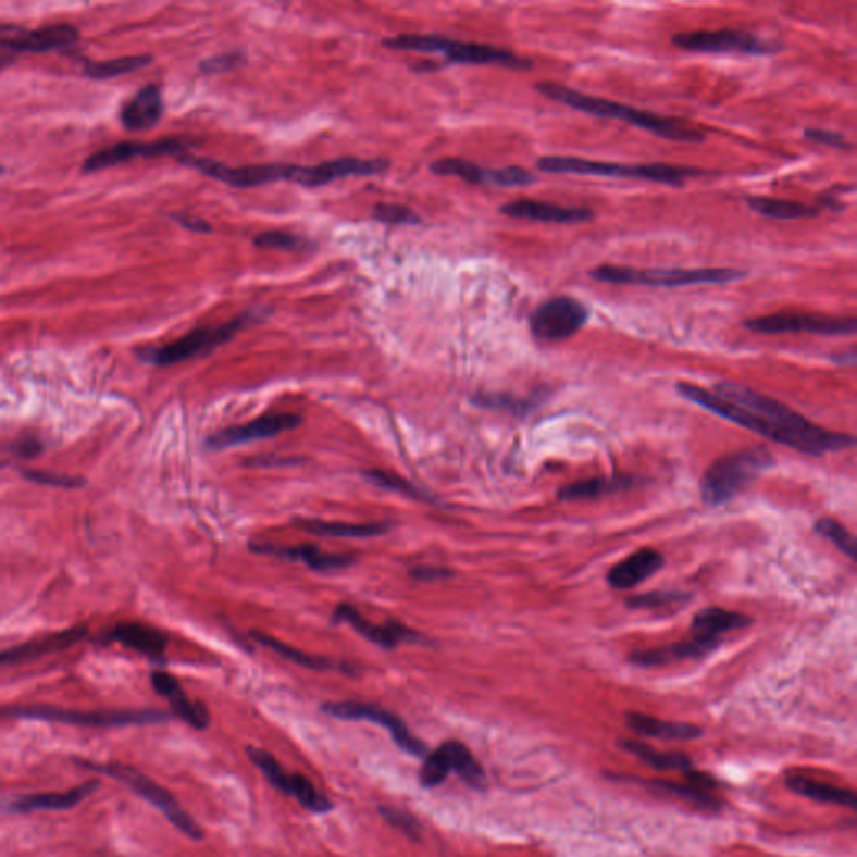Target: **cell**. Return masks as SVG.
<instances>
[{"label": "cell", "mask_w": 857, "mask_h": 857, "mask_svg": "<svg viewBox=\"0 0 857 857\" xmlns=\"http://www.w3.org/2000/svg\"><path fill=\"white\" fill-rule=\"evenodd\" d=\"M440 747L446 754L449 769L451 772H456L461 781L476 791H484L487 787L486 772H484L480 760L469 750L468 745L459 741H447Z\"/></svg>", "instance_id": "obj_35"}, {"label": "cell", "mask_w": 857, "mask_h": 857, "mask_svg": "<svg viewBox=\"0 0 857 857\" xmlns=\"http://www.w3.org/2000/svg\"><path fill=\"white\" fill-rule=\"evenodd\" d=\"M431 171L437 176H455L474 185L495 186L496 170H484L477 164L459 158H443L431 164Z\"/></svg>", "instance_id": "obj_39"}, {"label": "cell", "mask_w": 857, "mask_h": 857, "mask_svg": "<svg viewBox=\"0 0 857 857\" xmlns=\"http://www.w3.org/2000/svg\"><path fill=\"white\" fill-rule=\"evenodd\" d=\"M291 461H300V459L276 458V456H260V458L250 459V461H247V464L260 465V468H273V465L295 464V462Z\"/></svg>", "instance_id": "obj_55"}, {"label": "cell", "mask_w": 857, "mask_h": 857, "mask_svg": "<svg viewBox=\"0 0 857 857\" xmlns=\"http://www.w3.org/2000/svg\"><path fill=\"white\" fill-rule=\"evenodd\" d=\"M687 781L685 782H670L660 781V779H651V781H639V779H632L638 784L645 785L648 791L660 794V796L675 797V799L683 800V803L692 804L698 810L704 812H719L722 810L723 804L719 797L716 796V788L719 787V782L712 775L704 774L698 770L692 769L687 772Z\"/></svg>", "instance_id": "obj_16"}, {"label": "cell", "mask_w": 857, "mask_h": 857, "mask_svg": "<svg viewBox=\"0 0 857 857\" xmlns=\"http://www.w3.org/2000/svg\"><path fill=\"white\" fill-rule=\"evenodd\" d=\"M253 244L254 247L270 248V250L295 251L306 248L307 241L294 233L275 229V232L260 233L259 237H254Z\"/></svg>", "instance_id": "obj_48"}, {"label": "cell", "mask_w": 857, "mask_h": 857, "mask_svg": "<svg viewBox=\"0 0 857 857\" xmlns=\"http://www.w3.org/2000/svg\"><path fill=\"white\" fill-rule=\"evenodd\" d=\"M175 219L178 220V222L182 223L186 229H191V232L207 233L211 229L207 222H203V220L200 219H195V216H186V214H183V216H175Z\"/></svg>", "instance_id": "obj_56"}, {"label": "cell", "mask_w": 857, "mask_h": 857, "mask_svg": "<svg viewBox=\"0 0 857 857\" xmlns=\"http://www.w3.org/2000/svg\"><path fill=\"white\" fill-rule=\"evenodd\" d=\"M98 781H91L88 784L73 788V791L64 792V794H37V796L2 800L0 803V812L26 813L33 812V810L73 809L77 804L83 803L86 797L91 796L92 792L98 788Z\"/></svg>", "instance_id": "obj_26"}, {"label": "cell", "mask_w": 857, "mask_h": 857, "mask_svg": "<svg viewBox=\"0 0 857 857\" xmlns=\"http://www.w3.org/2000/svg\"><path fill=\"white\" fill-rule=\"evenodd\" d=\"M411 576L419 582H439L452 576V571L440 567H418L411 571Z\"/></svg>", "instance_id": "obj_54"}, {"label": "cell", "mask_w": 857, "mask_h": 857, "mask_svg": "<svg viewBox=\"0 0 857 857\" xmlns=\"http://www.w3.org/2000/svg\"><path fill=\"white\" fill-rule=\"evenodd\" d=\"M620 747L626 753L633 754L636 759L647 763L651 769L673 770V772H685V774L694 769V762H692L691 757L682 753H660V750H655L650 745L638 741H623Z\"/></svg>", "instance_id": "obj_37"}, {"label": "cell", "mask_w": 857, "mask_h": 857, "mask_svg": "<svg viewBox=\"0 0 857 857\" xmlns=\"http://www.w3.org/2000/svg\"><path fill=\"white\" fill-rule=\"evenodd\" d=\"M378 813H381L385 822H389L393 828L399 829L409 840L414 841V843H421L422 825L411 812L397 809V807L381 806L378 807Z\"/></svg>", "instance_id": "obj_45"}, {"label": "cell", "mask_w": 857, "mask_h": 857, "mask_svg": "<svg viewBox=\"0 0 857 857\" xmlns=\"http://www.w3.org/2000/svg\"><path fill=\"white\" fill-rule=\"evenodd\" d=\"M250 320L251 315L247 313V315L232 320L228 324L216 325V327L195 328V331L186 334L185 337L171 341L167 346L141 350L139 356L146 362L161 365V368L175 365V363L185 362V360L192 359V357L210 353L216 347L223 346L226 341L232 340L235 334L240 332Z\"/></svg>", "instance_id": "obj_9"}, {"label": "cell", "mask_w": 857, "mask_h": 857, "mask_svg": "<svg viewBox=\"0 0 857 857\" xmlns=\"http://www.w3.org/2000/svg\"><path fill=\"white\" fill-rule=\"evenodd\" d=\"M593 281L610 285L676 288L692 285H722L745 278L747 273L735 269H651L601 265L589 272Z\"/></svg>", "instance_id": "obj_4"}, {"label": "cell", "mask_w": 857, "mask_h": 857, "mask_svg": "<svg viewBox=\"0 0 857 857\" xmlns=\"http://www.w3.org/2000/svg\"><path fill=\"white\" fill-rule=\"evenodd\" d=\"M84 635H86V629H73L66 630V632L54 633V635L46 636V638L23 643L18 647L0 651V667L12 666V663H18V661L34 660V658L54 654V651L66 650V648L73 647L74 643L83 639Z\"/></svg>", "instance_id": "obj_30"}, {"label": "cell", "mask_w": 857, "mask_h": 857, "mask_svg": "<svg viewBox=\"0 0 857 857\" xmlns=\"http://www.w3.org/2000/svg\"><path fill=\"white\" fill-rule=\"evenodd\" d=\"M753 620L745 614L735 611L723 610V608H704L698 611L692 621V636L710 643L713 647H719L722 636L734 630L745 629L750 625Z\"/></svg>", "instance_id": "obj_27"}, {"label": "cell", "mask_w": 857, "mask_h": 857, "mask_svg": "<svg viewBox=\"0 0 857 857\" xmlns=\"http://www.w3.org/2000/svg\"><path fill=\"white\" fill-rule=\"evenodd\" d=\"M536 91L551 101L570 105L573 110L592 114V116L623 121V123L645 129V132L667 139V141L688 142V145H698V142L705 141V133L698 132L680 120L639 111L632 105L621 104V102L610 101V99L595 98V96L585 95L577 89L568 88L563 84L545 80V83L536 84Z\"/></svg>", "instance_id": "obj_2"}, {"label": "cell", "mask_w": 857, "mask_h": 857, "mask_svg": "<svg viewBox=\"0 0 857 857\" xmlns=\"http://www.w3.org/2000/svg\"><path fill=\"white\" fill-rule=\"evenodd\" d=\"M83 766L88 767V769L98 770V772H102V774L110 775V778L117 779V781L129 785L133 792H136L139 797L148 800L151 806L157 807L160 812H163L164 818H166L171 824L175 825L178 831H182L183 834L188 835L189 840H204L203 828L179 806L178 800L171 796L166 788L151 781L148 775L142 774L139 770L133 769V767L123 766V763H114V766H108V763H102V766L101 763H83Z\"/></svg>", "instance_id": "obj_7"}, {"label": "cell", "mask_w": 857, "mask_h": 857, "mask_svg": "<svg viewBox=\"0 0 857 857\" xmlns=\"http://www.w3.org/2000/svg\"><path fill=\"white\" fill-rule=\"evenodd\" d=\"M588 316L585 303L568 295H558L531 313L530 327L538 340L561 341L582 331Z\"/></svg>", "instance_id": "obj_12"}, {"label": "cell", "mask_w": 857, "mask_h": 857, "mask_svg": "<svg viewBox=\"0 0 857 857\" xmlns=\"http://www.w3.org/2000/svg\"><path fill=\"white\" fill-rule=\"evenodd\" d=\"M384 45L403 51L443 52L449 61L458 64H498L512 71H530L533 67L530 59L520 58L506 49L476 45V42H461L436 34H402L385 39Z\"/></svg>", "instance_id": "obj_5"}, {"label": "cell", "mask_w": 857, "mask_h": 857, "mask_svg": "<svg viewBox=\"0 0 857 857\" xmlns=\"http://www.w3.org/2000/svg\"><path fill=\"white\" fill-rule=\"evenodd\" d=\"M389 167V161L385 160H360V158H338L334 161L315 164V166H298L295 164L291 182L306 188H319V186L334 183L335 179L349 178V176H374L381 175Z\"/></svg>", "instance_id": "obj_17"}, {"label": "cell", "mask_w": 857, "mask_h": 857, "mask_svg": "<svg viewBox=\"0 0 857 857\" xmlns=\"http://www.w3.org/2000/svg\"><path fill=\"white\" fill-rule=\"evenodd\" d=\"M0 717L11 719H36L46 722L70 723L83 726H127L153 725L166 722L170 713L163 710H123V712H74V710L55 709L46 705H17L0 709Z\"/></svg>", "instance_id": "obj_8"}, {"label": "cell", "mask_w": 857, "mask_h": 857, "mask_svg": "<svg viewBox=\"0 0 857 857\" xmlns=\"http://www.w3.org/2000/svg\"><path fill=\"white\" fill-rule=\"evenodd\" d=\"M163 114V98L158 84L139 89L121 110V123L129 132H146L157 126Z\"/></svg>", "instance_id": "obj_24"}, {"label": "cell", "mask_w": 857, "mask_h": 857, "mask_svg": "<svg viewBox=\"0 0 857 857\" xmlns=\"http://www.w3.org/2000/svg\"><path fill=\"white\" fill-rule=\"evenodd\" d=\"M666 560L651 548L639 549L614 564L608 573V583L614 589H630L661 570Z\"/></svg>", "instance_id": "obj_25"}, {"label": "cell", "mask_w": 857, "mask_h": 857, "mask_svg": "<svg viewBox=\"0 0 857 857\" xmlns=\"http://www.w3.org/2000/svg\"><path fill=\"white\" fill-rule=\"evenodd\" d=\"M534 182H536V176L521 166H508L502 167V170H496L495 186H501V188H517V186L533 185Z\"/></svg>", "instance_id": "obj_50"}, {"label": "cell", "mask_w": 857, "mask_h": 857, "mask_svg": "<svg viewBox=\"0 0 857 857\" xmlns=\"http://www.w3.org/2000/svg\"><path fill=\"white\" fill-rule=\"evenodd\" d=\"M186 149L185 139H163V141L142 142L123 141L110 148L101 149L92 153L88 160L84 161V173H95V171L108 170L126 163L133 158H154V157H178Z\"/></svg>", "instance_id": "obj_19"}, {"label": "cell", "mask_w": 857, "mask_h": 857, "mask_svg": "<svg viewBox=\"0 0 857 857\" xmlns=\"http://www.w3.org/2000/svg\"><path fill=\"white\" fill-rule=\"evenodd\" d=\"M713 650H716V647L710 645V643L701 642V639L692 636L691 639L673 643V645H667V647L635 651V654L630 655V661H632L633 666L650 669V667L669 666V663H673V661L701 658Z\"/></svg>", "instance_id": "obj_31"}, {"label": "cell", "mask_w": 857, "mask_h": 857, "mask_svg": "<svg viewBox=\"0 0 857 857\" xmlns=\"http://www.w3.org/2000/svg\"><path fill=\"white\" fill-rule=\"evenodd\" d=\"M691 599L688 593L675 589H658V592L643 593L626 599V607L632 610H661V608L680 607Z\"/></svg>", "instance_id": "obj_42"}, {"label": "cell", "mask_w": 857, "mask_h": 857, "mask_svg": "<svg viewBox=\"0 0 857 857\" xmlns=\"http://www.w3.org/2000/svg\"><path fill=\"white\" fill-rule=\"evenodd\" d=\"M772 462L774 459L762 447L720 458L707 469L701 480V498L712 506L732 501Z\"/></svg>", "instance_id": "obj_6"}, {"label": "cell", "mask_w": 857, "mask_h": 857, "mask_svg": "<svg viewBox=\"0 0 857 857\" xmlns=\"http://www.w3.org/2000/svg\"><path fill=\"white\" fill-rule=\"evenodd\" d=\"M79 37L76 27L61 24L45 29L30 30L26 27L0 24V49L14 52H46L66 48Z\"/></svg>", "instance_id": "obj_18"}, {"label": "cell", "mask_w": 857, "mask_h": 857, "mask_svg": "<svg viewBox=\"0 0 857 857\" xmlns=\"http://www.w3.org/2000/svg\"><path fill=\"white\" fill-rule=\"evenodd\" d=\"M672 45L682 51L704 52V54L769 55L781 49L779 42L754 36L747 30L720 29L680 33L672 37Z\"/></svg>", "instance_id": "obj_11"}, {"label": "cell", "mask_w": 857, "mask_h": 857, "mask_svg": "<svg viewBox=\"0 0 857 857\" xmlns=\"http://www.w3.org/2000/svg\"><path fill=\"white\" fill-rule=\"evenodd\" d=\"M151 55H124V58L110 59V61H89L84 64V74L91 79H111V77L124 76V74L135 73L142 67L151 64Z\"/></svg>", "instance_id": "obj_40"}, {"label": "cell", "mask_w": 857, "mask_h": 857, "mask_svg": "<svg viewBox=\"0 0 857 857\" xmlns=\"http://www.w3.org/2000/svg\"><path fill=\"white\" fill-rule=\"evenodd\" d=\"M501 213L509 219L558 223V225H574V223H585L593 219V211L588 208L561 207V204L534 200H518L502 204Z\"/></svg>", "instance_id": "obj_22"}, {"label": "cell", "mask_w": 857, "mask_h": 857, "mask_svg": "<svg viewBox=\"0 0 857 857\" xmlns=\"http://www.w3.org/2000/svg\"><path fill=\"white\" fill-rule=\"evenodd\" d=\"M747 331L756 334L778 335V334H806L825 335V337H837V335L856 334V319L854 316L829 315V313L809 312H778L770 315L756 316L744 322Z\"/></svg>", "instance_id": "obj_10"}, {"label": "cell", "mask_w": 857, "mask_h": 857, "mask_svg": "<svg viewBox=\"0 0 857 857\" xmlns=\"http://www.w3.org/2000/svg\"><path fill=\"white\" fill-rule=\"evenodd\" d=\"M334 618L338 623L344 621L347 625L352 626L357 633H360L363 638H368L369 642L375 643L378 647L387 648V650H393L402 642H419L421 639L419 633L407 629L399 621H389L387 625H374L372 621L365 620L359 613V610L347 604L338 605Z\"/></svg>", "instance_id": "obj_21"}, {"label": "cell", "mask_w": 857, "mask_h": 857, "mask_svg": "<svg viewBox=\"0 0 857 857\" xmlns=\"http://www.w3.org/2000/svg\"><path fill=\"white\" fill-rule=\"evenodd\" d=\"M300 424H302V418L298 414L263 415V418L254 419L244 425L223 428L208 439V446L211 449H226V447L238 446V444L269 439V437L278 436L287 431H294Z\"/></svg>", "instance_id": "obj_20"}, {"label": "cell", "mask_w": 857, "mask_h": 857, "mask_svg": "<svg viewBox=\"0 0 857 857\" xmlns=\"http://www.w3.org/2000/svg\"><path fill=\"white\" fill-rule=\"evenodd\" d=\"M151 685L161 697L170 701L173 716L185 720L189 726L197 729V731H204L210 725V712L207 707L201 701L189 700L175 676L157 670L151 673Z\"/></svg>", "instance_id": "obj_23"}, {"label": "cell", "mask_w": 857, "mask_h": 857, "mask_svg": "<svg viewBox=\"0 0 857 857\" xmlns=\"http://www.w3.org/2000/svg\"><path fill=\"white\" fill-rule=\"evenodd\" d=\"M816 531L829 542L834 543L835 548L843 551L847 558L856 560V539L840 521L832 520V518H822L816 523Z\"/></svg>", "instance_id": "obj_44"}, {"label": "cell", "mask_w": 857, "mask_h": 857, "mask_svg": "<svg viewBox=\"0 0 857 857\" xmlns=\"http://www.w3.org/2000/svg\"><path fill=\"white\" fill-rule=\"evenodd\" d=\"M241 62H244L241 54H220L201 62L200 67L203 73L220 74L235 70L240 66Z\"/></svg>", "instance_id": "obj_53"}, {"label": "cell", "mask_w": 857, "mask_h": 857, "mask_svg": "<svg viewBox=\"0 0 857 857\" xmlns=\"http://www.w3.org/2000/svg\"><path fill=\"white\" fill-rule=\"evenodd\" d=\"M182 163L197 167L210 178L219 179L233 188H254V186L269 185V183L284 182L294 175L295 164H248V166H226L219 161L207 158L179 157Z\"/></svg>", "instance_id": "obj_15"}, {"label": "cell", "mask_w": 857, "mask_h": 857, "mask_svg": "<svg viewBox=\"0 0 857 857\" xmlns=\"http://www.w3.org/2000/svg\"><path fill=\"white\" fill-rule=\"evenodd\" d=\"M363 476L368 477L375 486L397 490L400 495L409 496V498L425 499L424 493L419 487L403 480L399 474L387 473V471H381V469H372V471H365Z\"/></svg>", "instance_id": "obj_46"}, {"label": "cell", "mask_w": 857, "mask_h": 857, "mask_svg": "<svg viewBox=\"0 0 857 857\" xmlns=\"http://www.w3.org/2000/svg\"><path fill=\"white\" fill-rule=\"evenodd\" d=\"M745 201L760 216L770 220L816 219L821 213V208L800 203V201L775 200V198L766 197H748L745 198Z\"/></svg>", "instance_id": "obj_36"}, {"label": "cell", "mask_w": 857, "mask_h": 857, "mask_svg": "<svg viewBox=\"0 0 857 857\" xmlns=\"http://www.w3.org/2000/svg\"><path fill=\"white\" fill-rule=\"evenodd\" d=\"M626 725L636 735L661 738V741L691 742L697 741L704 735L700 726L694 725V723L670 722V720H661L658 717L639 712L626 713Z\"/></svg>", "instance_id": "obj_28"}, {"label": "cell", "mask_w": 857, "mask_h": 857, "mask_svg": "<svg viewBox=\"0 0 857 857\" xmlns=\"http://www.w3.org/2000/svg\"><path fill=\"white\" fill-rule=\"evenodd\" d=\"M449 774H451V769H449L446 754L439 745L436 750H431L424 757V762L419 770V784L424 788H434L443 784Z\"/></svg>", "instance_id": "obj_43"}, {"label": "cell", "mask_w": 857, "mask_h": 857, "mask_svg": "<svg viewBox=\"0 0 857 857\" xmlns=\"http://www.w3.org/2000/svg\"><path fill=\"white\" fill-rule=\"evenodd\" d=\"M477 406L490 407V409H505L512 414H526L527 411L536 407V399H518V397L506 396V394H483L474 399Z\"/></svg>", "instance_id": "obj_47"}, {"label": "cell", "mask_w": 857, "mask_h": 857, "mask_svg": "<svg viewBox=\"0 0 857 857\" xmlns=\"http://www.w3.org/2000/svg\"><path fill=\"white\" fill-rule=\"evenodd\" d=\"M251 636H253V639H257V642L265 645L266 648H270V650L275 651V654L281 655V657L287 658V660L294 661L297 666L306 667V669L310 670L335 669L334 663L327 660V658L306 654V651L298 650V648L290 647L287 643L276 639L275 636L265 635V633L262 632H251Z\"/></svg>", "instance_id": "obj_41"}, {"label": "cell", "mask_w": 857, "mask_h": 857, "mask_svg": "<svg viewBox=\"0 0 857 857\" xmlns=\"http://www.w3.org/2000/svg\"><path fill=\"white\" fill-rule=\"evenodd\" d=\"M245 750H247V756L250 757L251 762L262 770L266 781H269L273 787L287 794V796L297 799V803L300 804L303 809L312 813H327L334 809L332 800L325 797L324 794H320L315 785H313L306 775L287 774L284 767L281 766V762H278L272 754L263 750V748L248 745Z\"/></svg>", "instance_id": "obj_14"}, {"label": "cell", "mask_w": 857, "mask_h": 857, "mask_svg": "<svg viewBox=\"0 0 857 857\" xmlns=\"http://www.w3.org/2000/svg\"><path fill=\"white\" fill-rule=\"evenodd\" d=\"M23 474L27 480L34 481V483L37 484H45V486L79 487L84 484L80 477L64 476V474L48 473V471L26 469V471H23Z\"/></svg>", "instance_id": "obj_51"}, {"label": "cell", "mask_w": 857, "mask_h": 857, "mask_svg": "<svg viewBox=\"0 0 857 857\" xmlns=\"http://www.w3.org/2000/svg\"><path fill=\"white\" fill-rule=\"evenodd\" d=\"M39 451V444L33 443V440H26V443L23 444V447H21V452H23L24 456H34Z\"/></svg>", "instance_id": "obj_57"}, {"label": "cell", "mask_w": 857, "mask_h": 857, "mask_svg": "<svg viewBox=\"0 0 857 857\" xmlns=\"http://www.w3.org/2000/svg\"><path fill=\"white\" fill-rule=\"evenodd\" d=\"M11 62L12 58H4V55H0V70H4V66H9Z\"/></svg>", "instance_id": "obj_58"}, {"label": "cell", "mask_w": 857, "mask_h": 857, "mask_svg": "<svg viewBox=\"0 0 857 857\" xmlns=\"http://www.w3.org/2000/svg\"><path fill=\"white\" fill-rule=\"evenodd\" d=\"M632 484V477L629 476L593 477V480L580 481V483L561 487L558 498L561 501H586V499L610 495L614 490L626 489Z\"/></svg>", "instance_id": "obj_38"}, {"label": "cell", "mask_w": 857, "mask_h": 857, "mask_svg": "<svg viewBox=\"0 0 857 857\" xmlns=\"http://www.w3.org/2000/svg\"><path fill=\"white\" fill-rule=\"evenodd\" d=\"M538 170L552 175L601 176V178L645 179L661 185L680 186L697 176L709 175L698 167L673 166L666 163L621 164L607 161L585 160L574 157H545L538 161Z\"/></svg>", "instance_id": "obj_3"}, {"label": "cell", "mask_w": 857, "mask_h": 857, "mask_svg": "<svg viewBox=\"0 0 857 857\" xmlns=\"http://www.w3.org/2000/svg\"><path fill=\"white\" fill-rule=\"evenodd\" d=\"M804 138L819 145L829 146L835 149H850V142L844 138L841 133L828 132V129H819V127H809L804 132Z\"/></svg>", "instance_id": "obj_52"}, {"label": "cell", "mask_w": 857, "mask_h": 857, "mask_svg": "<svg viewBox=\"0 0 857 857\" xmlns=\"http://www.w3.org/2000/svg\"><path fill=\"white\" fill-rule=\"evenodd\" d=\"M676 390L680 396L705 407L707 411L804 455L821 456L843 451L856 444L849 434L825 431L791 407L742 384L720 382L713 390H707L698 385L680 382Z\"/></svg>", "instance_id": "obj_1"}, {"label": "cell", "mask_w": 857, "mask_h": 857, "mask_svg": "<svg viewBox=\"0 0 857 857\" xmlns=\"http://www.w3.org/2000/svg\"><path fill=\"white\" fill-rule=\"evenodd\" d=\"M298 526L307 533L332 538H374L387 533L393 523L374 521V523H337V521L300 520Z\"/></svg>", "instance_id": "obj_34"}, {"label": "cell", "mask_w": 857, "mask_h": 857, "mask_svg": "<svg viewBox=\"0 0 857 857\" xmlns=\"http://www.w3.org/2000/svg\"><path fill=\"white\" fill-rule=\"evenodd\" d=\"M253 551L262 555L284 558V560L300 561L315 571L344 570L352 567L356 558L350 555H334V552L320 551L316 546H295V548H278V546H253Z\"/></svg>", "instance_id": "obj_29"}, {"label": "cell", "mask_w": 857, "mask_h": 857, "mask_svg": "<svg viewBox=\"0 0 857 857\" xmlns=\"http://www.w3.org/2000/svg\"><path fill=\"white\" fill-rule=\"evenodd\" d=\"M110 639L154 661L163 660L167 645L166 636L160 630L142 623H121L110 633Z\"/></svg>", "instance_id": "obj_32"}, {"label": "cell", "mask_w": 857, "mask_h": 857, "mask_svg": "<svg viewBox=\"0 0 857 857\" xmlns=\"http://www.w3.org/2000/svg\"><path fill=\"white\" fill-rule=\"evenodd\" d=\"M377 222L389 223V225H418L421 223L418 214L411 208L396 203H378L372 213Z\"/></svg>", "instance_id": "obj_49"}, {"label": "cell", "mask_w": 857, "mask_h": 857, "mask_svg": "<svg viewBox=\"0 0 857 857\" xmlns=\"http://www.w3.org/2000/svg\"><path fill=\"white\" fill-rule=\"evenodd\" d=\"M327 716L334 717L338 720H368V722L375 723V725L384 726L385 731L389 732L393 741L402 748L403 753L409 756L424 759L427 756L428 748L424 742L419 741L409 726L406 725L402 719L396 713L389 712L387 709H382L375 704H365V701H332L322 707Z\"/></svg>", "instance_id": "obj_13"}, {"label": "cell", "mask_w": 857, "mask_h": 857, "mask_svg": "<svg viewBox=\"0 0 857 857\" xmlns=\"http://www.w3.org/2000/svg\"><path fill=\"white\" fill-rule=\"evenodd\" d=\"M2 173H4V167L0 166V175H2Z\"/></svg>", "instance_id": "obj_59"}, {"label": "cell", "mask_w": 857, "mask_h": 857, "mask_svg": "<svg viewBox=\"0 0 857 857\" xmlns=\"http://www.w3.org/2000/svg\"><path fill=\"white\" fill-rule=\"evenodd\" d=\"M785 785L797 796L806 797L813 803L834 804V806L846 807V809H856V794L849 788L813 781V779L804 778V775H792V778L785 779Z\"/></svg>", "instance_id": "obj_33"}]
</instances>
